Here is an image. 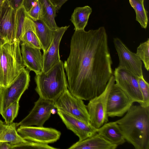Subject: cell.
Here are the masks:
<instances>
[{"label":"cell","mask_w":149,"mask_h":149,"mask_svg":"<svg viewBox=\"0 0 149 149\" xmlns=\"http://www.w3.org/2000/svg\"><path fill=\"white\" fill-rule=\"evenodd\" d=\"M112 64L104 27L75 31L69 56L63 63L68 89L83 100L99 95L113 75Z\"/></svg>","instance_id":"obj_1"},{"label":"cell","mask_w":149,"mask_h":149,"mask_svg":"<svg viewBox=\"0 0 149 149\" xmlns=\"http://www.w3.org/2000/svg\"><path fill=\"white\" fill-rule=\"evenodd\" d=\"M125 140L136 149H149V107L132 105L115 121Z\"/></svg>","instance_id":"obj_2"},{"label":"cell","mask_w":149,"mask_h":149,"mask_svg":"<svg viewBox=\"0 0 149 149\" xmlns=\"http://www.w3.org/2000/svg\"><path fill=\"white\" fill-rule=\"evenodd\" d=\"M35 90L39 97L54 102L68 88L63 63L61 60L46 72L36 74Z\"/></svg>","instance_id":"obj_3"},{"label":"cell","mask_w":149,"mask_h":149,"mask_svg":"<svg viewBox=\"0 0 149 149\" xmlns=\"http://www.w3.org/2000/svg\"><path fill=\"white\" fill-rule=\"evenodd\" d=\"M20 43L6 42L0 46V86L3 89L10 85L25 67Z\"/></svg>","instance_id":"obj_4"},{"label":"cell","mask_w":149,"mask_h":149,"mask_svg":"<svg viewBox=\"0 0 149 149\" xmlns=\"http://www.w3.org/2000/svg\"><path fill=\"white\" fill-rule=\"evenodd\" d=\"M115 83L112 75L104 91L89 100L86 107L90 116V124L98 129L108 121L107 113L108 97L113 85Z\"/></svg>","instance_id":"obj_5"},{"label":"cell","mask_w":149,"mask_h":149,"mask_svg":"<svg viewBox=\"0 0 149 149\" xmlns=\"http://www.w3.org/2000/svg\"><path fill=\"white\" fill-rule=\"evenodd\" d=\"M30 81L29 71L24 68L10 85L3 89L0 105L1 115L12 103L19 101L22 94L28 89Z\"/></svg>","instance_id":"obj_6"},{"label":"cell","mask_w":149,"mask_h":149,"mask_svg":"<svg viewBox=\"0 0 149 149\" xmlns=\"http://www.w3.org/2000/svg\"><path fill=\"white\" fill-rule=\"evenodd\" d=\"M54 103L57 109L90 123V116L86 106L83 100L73 95L68 88Z\"/></svg>","instance_id":"obj_7"},{"label":"cell","mask_w":149,"mask_h":149,"mask_svg":"<svg viewBox=\"0 0 149 149\" xmlns=\"http://www.w3.org/2000/svg\"><path fill=\"white\" fill-rule=\"evenodd\" d=\"M56 109L54 101L39 97L29 113L19 123H16V125L17 127L33 125L43 127Z\"/></svg>","instance_id":"obj_8"},{"label":"cell","mask_w":149,"mask_h":149,"mask_svg":"<svg viewBox=\"0 0 149 149\" xmlns=\"http://www.w3.org/2000/svg\"><path fill=\"white\" fill-rule=\"evenodd\" d=\"M115 84L123 90L134 102L141 105L143 97L138 77L124 68L118 67L114 72Z\"/></svg>","instance_id":"obj_9"},{"label":"cell","mask_w":149,"mask_h":149,"mask_svg":"<svg viewBox=\"0 0 149 149\" xmlns=\"http://www.w3.org/2000/svg\"><path fill=\"white\" fill-rule=\"evenodd\" d=\"M17 130L18 134L26 140L45 144L56 142L61 134L56 129L43 126H19Z\"/></svg>","instance_id":"obj_10"},{"label":"cell","mask_w":149,"mask_h":149,"mask_svg":"<svg viewBox=\"0 0 149 149\" xmlns=\"http://www.w3.org/2000/svg\"><path fill=\"white\" fill-rule=\"evenodd\" d=\"M119 62L118 67L124 68L137 77L143 76L142 63L136 53L131 52L119 38H113Z\"/></svg>","instance_id":"obj_11"},{"label":"cell","mask_w":149,"mask_h":149,"mask_svg":"<svg viewBox=\"0 0 149 149\" xmlns=\"http://www.w3.org/2000/svg\"><path fill=\"white\" fill-rule=\"evenodd\" d=\"M134 102L115 83L109 93L107 102L108 117H121L126 113Z\"/></svg>","instance_id":"obj_12"},{"label":"cell","mask_w":149,"mask_h":149,"mask_svg":"<svg viewBox=\"0 0 149 149\" xmlns=\"http://www.w3.org/2000/svg\"><path fill=\"white\" fill-rule=\"evenodd\" d=\"M15 10L7 0L0 8V34L7 42L17 41L16 39Z\"/></svg>","instance_id":"obj_13"},{"label":"cell","mask_w":149,"mask_h":149,"mask_svg":"<svg viewBox=\"0 0 149 149\" xmlns=\"http://www.w3.org/2000/svg\"><path fill=\"white\" fill-rule=\"evenodd\" d=\"M57 113L66 127L72 131L81 141L97 133L96 128L58 109Z\"/></svg>","instance_id":"obj_14"},{"label":"cell","mask_w":149,"mask_h":149,"mask_svg":"<svg viewBox=\"0 0 149 149\" xmlns=\"http://www.w3.org/2000/svg\"><path fill=\"white\" fill-rule=\"evenodd\" d=\"M69 26L59 27L55 30L53 40L47 50L43 52L42 71L46 72L61 60L59 47L62 38Z\"/></svg>","instance_id":"obj_15"},{"label":"cell","mask_w":149,"mask_h":149,"mask_svg":"<svg viewBox=\"0 0 149 149\" xmlns=\"http://www.w3.org/2000/svg\"><path fill=\"white\" fill-rule=\"evenodd\" d=\"M21 53L24 64L29 71L38 74L42 71L43 56L40 49L22 42L21 44Z\"/></svg>","instance_id":"obj_16"},{"label":"cell","mask_w":149,"mask_h":149,"mask_svg":"<svg viewBox=\"0 0 149 149\" xmlns=\"http://www.w3.org/2000/svg\"><path fill=\"white\" fill-rule=\"evenodd\" d=\"M97 133L111 143L118 146L126 141L118 124L116 121L107 122L97 129Z\"/></svg>","instance_id":"obj_17"},{"label":"cell","mask_w":149,"mask_h":149,"mask_svg":"<svg viewBox=\"0 0 149 149\" xmlns=\"http://www.w3.org/2000/svg\"><path fill=\"white\" fill-rule=\"evenodd\" d=\"M118 146L105 139L97 133L82 141H79L68 149H115Z\"/></svg>","instance_id":"obj_18"},{"label":"cell","mask_w":149,"mask_h":149,"mask_svg":"<svg viewBox=\"0 0 149 149\" xmlns=\"http://www.w3.org/2000/svg\"><path fill=\"white\" fill-rule=\"evenodd\" d=\"M20 41L32 47L42 49L40 42L35 33L34 22L27 15L25 19Z\"/></svg>","instance_id":"obj_19"},{"label":"cell","mask_w":149,"mask_h":149,"mask_svg":"<svg viewBox=\"0 0 149 149\" xmlns=\"http://www.w3.org/2000/svg\"><path fill=\"white\" fill-rule=\"evenodd\" d=\"M33 21L36 34L40 42L42 49L43 52H45L48 49L53 40L55 30L50 29L40 20Z\"/></svg>","instance_id":"obj_20"},{"label":"cell","mask_w":149,"mask_h":149,"mask_svg":"<svg viewBox=\"0 0 149 149\" xmlns=\"http://www.w3.org/2000/svg\"><path fill=\"white\" fill-rule=\"evenodd\" d=\"M42 9L41 20L48 27L55 30L58 28L56 22L55 18L56 11L55 7L50 0H38Z\"/></svg>","instance_id":"obj_21"},{"label":"cell","mask_w":149,"mask_h":149,"mask_svg":"<svg viewBox=\"0 0 149 149\" xmlns=\"http://www.w3.org/2000/svg\"><path fill=\"white\" fill-rule=\"evenodd\" d=\"M16 123L10 124L5 123H0V142H7L13 144L26 143L27 141L23 139L18 133Z\"/></svg>","instance_id":"obj_22"},{"label":"cell","mask_w":149,"mask_h":149,"mask_svg":"<svg viewBox=\"0 0 149 149\" xmlns=\"http://www.w3.org/2000/svg\"><path fill=\"white\" fill-rule=\"evenodd\" d=\"M92 12L91 8L88 6L77 7L74 9L70 20L74 26L75 31L84 30Z\"/></svg>","instance_id":"obj_23"},{"label":"cell","mask_w":149,"mask_h":149,"mask_svg":"<svg viewBox=\"0 0 149 149\" xmlns=\"http://www.w3.org/2000/svg\"><path fill=\"white\" fill-rule=\"evenodd\" d=\"M130 3L136 13V20L140 24L142 28H147L148 19L147 12L144 6V0H129Z\"/></svg>","instance_id":"obj_24"},{"label":"cell","mask_w":149,"mask_h":149,"mask_svg":"<svg viewBox=\"0 0 149 149\" xmlns=\"http://www.w3.org/2000/svg\"><path fill=\"white\" fill-rule=\"evenodd\" d=\"M26 15V12L22 5L16 10L15 20L16 39L17 41L20 42L24 22Z\"/></svg>","instance_id":"obj_25"},{"label":"cell","mask_w":149,"mask_h":149,"mask_svg":"<svg viewBox=\"0 0 149 149\" xmlns=\"http://www.w3.org/2000/svg\"><path fill=\"white\" fill-rule=\"evenodd\" d=\"M19 107V102H15L9 105L1 115L7 124L12 123L17 117Z\"/></svg>","instance_id":"obj_26"},{"label":"cell","mask_w":149,"mask_h":149,"mask_svg":"<svg viewBox=\"0 0 149 149\" xmlns=\"http://www.w3.org/2000/svg\"><path fill=\"white\" fill-rule=\"evenodd\" d=\"M149 39L141 43L137 48L136 54L142 61L146 69H149Z\"/></svg>","instance_id":"obj_27"},{"label":"cell","mask_w":149,"mask_h":149,"mask_svg":"<svg viewBox=\"0 0 149 149\" xmlns=\"http://www.w3.org/2000/svg\"><path fill=\"white\" fill-rule=\"evenodd\" d=\"M139 87L143 97V102L140 105L144 107H149V85L145 80L143 75L138 77Z\"/></svg>","instance_id":"obj_28"},{"label":"cell","mask_w":149,"mask_h":149,"mask_svg":"<svg viewBox=\"0 0 149 149\" xmlns=\"http://www.w3.org/2000/svg\"><path fill=\"white\" fill-rule=\"evenodd\" d=\"M41 13V4L39 1L37 0L26 13V15L33 21H36L40 20Z\"/></svg>","instance_id":"obj_29"},{"label":"cell","mask_w":149,"mask_h":149,"mask_svg":"<svg viewBox=\"0 0 149 149\" xmlns=\"http://www.w3.org/2000/svg\"><path fill=\"white\" fill-rule=\"evenodd\" d=\"M37 0H24L22 5L24 8L26 13H27L34 3Z\"/></svg>","instance_id":"obj_30"},{"label":"cell","mask_w":149,"mask_h":149,"mask_svg":"<svg viewBox=\"0 0 149 149\" xmlns=\"http://www.w3.org/2000/svg\"><path fill=\"white\" fill-rule=\"evenodd\" d=\"M13 7L16 10L22 5L24 0H7Z\"/></svg>","instance_id":"obj_31"},{"label":"cell","mask_w":149,"mask_h":149,"mask_svg":"<svg viewBox=\"0 0 149 149\" xmlns=\"http://www.w3.org/2000/svg\"><path fill=\"white\" fill-rule=\"evenodd\" d=\"M56 7V11L61 8L63 5L68 0H50Z\"/></svg>","instance_id":"obj_32"},{"label":"cell","mask_w":149,"mask_h":149,"mask_svg":"<svg viewBox=\"0 0 149 149\" xmlns=\"http://www.w3.org/2000/svg\"><path fill=\"white\" fill-rule=\"evenodd\" d=\"M7 42L5 39L0 34V46Z\"/></svg>","instance_id":"obj_33"},{"label":"cell","mask_w":149,"mask_h":149,"mask_svg":"<svg viewBox=\"0 0 149 149\" xmlns=\"http://www.w3.org/2000/svg\"><path fill=\"white\" fill-rule=\"evenodd\" d=\"M3 89L0 86V102H1V98L2 95V92L3 91Z\"/></svg>","instance_id":"obj_34"},{"label":"cell","mask_w":149,"mask_h":149,"mask_svg":"<svg viewBox=\"0 0 149 149\" xmlns=\"http://www.w3.org/2000/svg\"><path fill=\"white\" fill-rule=\"evenodd\" d=\"M5 0H0V8L3 5Z\"/></svg>","instance_id":"obj_35"},{"label":"cell","mask_w":149,"mask_h":149,"mask_svg":"<svg viewBox=\"0 0 149 149\" xmlns=\"http://www.w3.org/2000/svg\"><path fill=\"white\" fill-rule=\"evenodd\" d=\"M3 122L0 119V123H3Z\"/></svg>","instance_id":"obj_36"}]
</instances>
